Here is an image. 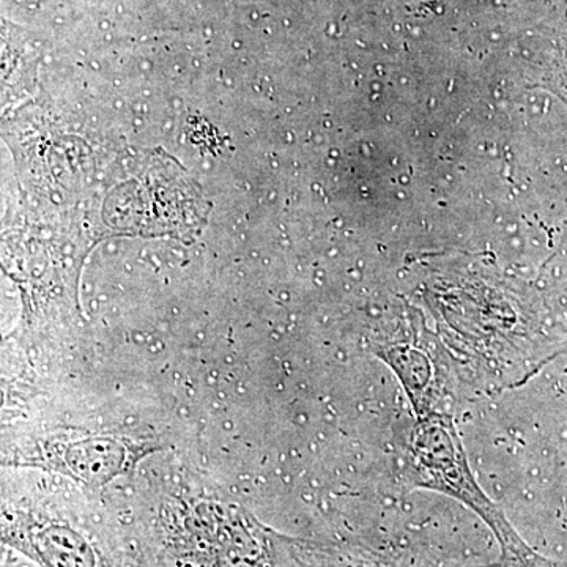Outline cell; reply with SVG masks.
Masks as SVG:
<instances>
[{
	"label": "cell",
	"instance_id": "obj_1",
	"mask_svg": "<svg viewBox=\"0 0 567 567\" xmlns=\"http://www.w3.org/2000/svg\"><path fill=\"white\" fill-rule=\"evenodd\" d=\"M413 462L424 477L423 486L456 496L475 509L502 543L503 551L518 561H528L532 550L511 527L509 522L483 494L466 465L464 451L451 425L442 421H427L417 429L412 445Z\"/></svg>",
	"mask_w": 567,
	"mask_h": 567
},
{
	"label": "cell",
	"instance_id": "obj_2",
	"mask_svg": "<svg viewBox=\"0 0 567 567\" xmlns=\"http://www.w3.org/2000/svg\"><path fill=\"white\" fill-rule=\"evenodd\" d=\"M43 546V554L52 559L55 567H92L87 548L66 533H48Z\"/></svg>",
	"mask_w": 567,
	"mask_h": 567
}]
</instances>
